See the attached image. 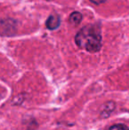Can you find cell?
I'll return each mask as SVG.
<instances>
[{"instance_id":"obj_1","label":"cell","mask_w":129,"mask_h":130,"mask_svg":"<svg viewBox=\"0 0 129 130\" xmlns=\"http://www.w3.org/2000/svg\"><path fill=\"white\" fill-rule=\"evenodd\" d=\"M75 43L81 49L95 53L102 47V36L100 27L88 25L81 28L75 36Z\"/></svg>"},{"instance_id":"obj_2","label":"cell","mask_w":129,"mask_h":130,"mask_svg":"<svg viewBox=\"0 0 129 130\" xmlns=\"http://www.w3.org/2000/svg\"><path fill=\"white\" fill-rule=\"evenodd\" d=\"M60 18L56 14H52L48 18L46 21V27L50 30H54V29L58 28L60 25Z\"/></svg>"},{"instance_id":"obj_3","label":"cell","mask_w":129,"mask_h":130,"mask_svg":"<svg viewBox=\"0 0 129 130\" xmlns=\"http://www.w3.org/2000/svg\"><path fill=\"white\" fill-rule=\"evenodd\" d=\"M82 21V14L79 12H73L69 17V22L73 26H78Z\"/></svg>"},{"instance_id":"obj_4","label":"cell","mask_w":129,"mask_h":130,"mask_svg":"<svg viewBox=\"0 0 129 130\" xmlns=\"http://www.w3.org/2000/svg\"><path fill=\"white\" fill-rule=\"evenodd\" d=\"M106 130H129V127L125 124H116V125L110 127Z\"/></svg>"},{"instance_id":"obj_5","label":"cell","mask_w":129,"mask_h":130,"mask_svg":"<svg viewBox=\"0 0 129 130\" xmlns=\"http://www.w3.org/2000/svg\"><path fill=\"white\" fill-rule=\"evenodd\" d=\"M90 1H91L92 3L96 4V5H100V4L103 3V2H105L106 0H90Z\"/></svg>"}]
</instances>
